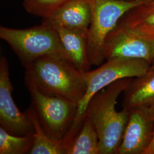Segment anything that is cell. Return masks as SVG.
Returning a JSON list of instances; mask_svg holds the SVG:
<instances>
[{"instance_id":"cell-10","label":"cell","mask_w":154,"mask_h":154,"mask_svg":"<svg viewBox=\"0 0 154 154\" xmlns=\"http://www.w3.org/2000/svg\"><path fill=\"white\" fill-rule=\"evenodd\" d=\"M46 23L58 33L66 54L72 62L82 72L90 71L91 64L88 50V32L66 28L54 23Z\"/></svg>"},{"instance_id":"cell-21","label":"cell","mask_w":154,"mask_h":154,"mask_svg":"<svg viewBox=\"0 0 154 154\" xmlns=\"http://www.w3.org/2000/svg\"><path fill=\"white\" fill-rule=\"evenodd\" d=\"M125 1H128V0H125Z\"/></svg>"},{"instance_id":"cell-7","label":"cell","mask_w":154,"mask_h":154,"mask_svg":"<svg viewBox=\"0 0 154 154\" xmlns=\"http://www.w3.org/2000/svg\"><path fill=\"white\" fill-rule=\"evenodd\" d=\"M106 61L116 58H131L154 61V36L134 31L117 24L105 41Z\"/></svg>"},{"instance_id":"cell-13","label":"cell","mask_w":154,"mask_h":154,"mask_svg":"<svg viewBox=\"0 0 154 154\" xmlns=\"http://www.w3.org/2000/svg\"><path fill=\"white\" fill-rule=\"evenodd\" d=\"M118 24L154 36V0L142 2L135 6L122 17Z\"/></svg>"},{"instance_id":"cell-11","label":"cell","mask_w":154,"mask_h":154,"mask_svg":"<svg viewBox=\"0 0 154 154\" xmlns=\"http://www.w3.org/2000/svg\"><path fill=\"white\" fill-rule=\"evenodd\" d=\"M91 20L90 0H74L52 12L43 21L54 23L66 28L88 31Z\"/></svg>"},{"instance_id":"cell-9","label":"cell","mask_w":154,"mask_h":154,"mask_svg":"<svg viewBox=\"0 0 154 154\" xmlns=\"http://www.w3.org/2000/svg\"><path fill=\"white\" fill-rule=\"evenodd\" d=\"M129 116L117 154H144L154 133V104L129 110Z\"/></svg>"},{"instance_id":"cell-6","label":"cell","mask_w":154,"mask_h":154,"mask_svg":"<svg viewBox=\"0 0 154 154\" xmlns=\"http://www.w3.org/2000/svg\"><path fill=\"white\" fill-rule=\"evenodd\" d=\"M143 1L139 0H90L91 20L88 30V55L91 65L106 61L105 41L127 11Z\"/></svg>"},{"instance_id":"cell-8","label":"cell","mask_w":154,"mask_h":154,"mask_svg":"<svg viewBox=\"0 0 154 154\" xmlns=\"http://www.w3.org/2000/svg\"><path fill=\"white\" fill-rule=\"evenodd\" d=\"M9 74L8 60L2 57L0 60V127L13 135H33L32 122L25 111L18 109L13 98V87Z\"/></svg>"},{"instance_id":"cell-2","label":"cell","mask_w":154,"mask_h":154,"mask_svg":"<svg viewBox=\"0 0 154 154\" xmlns=\"http://www.w3.org/2000/svg\"><path fill=\"white\" fill-rule=\"evenodd\" d=\"M123 78L111 83L90 100L86 116L95 127L99 138L100 154H117L126 128L130 111H117L116 105L121 93L131 82Z\"/></svg>"},{"instance_id":"cell-5","label":"cell","mask_w":154,"mask_h":154,"mask_svg":"<svg viewBox=\"0 0 154 154\" xmlns=\"http://www.w3.org/2000/svg\"><path fill=\"white\" fill-rule=\"evenodd\" d=\"M25 83L30 96L29 108L42 130L50 139L62 143L75 120L78 103L44 93L26 79Z\"/></svg>"},{"instance_id":"cell-15","label":"cell","mask_w":154,"mask_h":154,"mask_svg":"<svg viewBox=\"0 0 154 154\" xmlns=\"http://www.w3.org/2000/svg\"><path fill=\"white\" fill-rule=\"evenodd\" d=\"M25 112L32 122L34 128L33 146L29 154H66V149L62 143L55 142L46 134L33 111L29 107Z\"/></svg>"},{"instance_id":"cell-4","label":"cell","mask_w":154,"mask_h":154,"mask_svg":"<svg viewBox=\"0 0 154 154\" xmlns=\"http://www.w3.org/2000/svg\"><path fill=\"white\" fill-rule=\"evenodd\" d=\"M0 38L11 46L25 68L45 55L67 56L58 33L46 22L24 29L1 26Z\"/></svg>"},{"instance_id":"cell-17","label":"cell","mask_w":154,"mask_h":154,"mask_svg":"<svg viewBox=\"0 0 154 154\" xmlns=\"http://www.w3.org/2000/svg\"><path fill=\"white\" fill-rule=\"evenodd\" d=\"M74 0H23V4L29 13L45 18L66 3Z\"/></svg>"},{"instance_id":"cell-20","label":"cell","mask_w":154,"mask_h":154,"mask_svg":"<svg viewBox=\"0 0 154 154\" xmlns=\"http://www.w3.org/2000/svg\"><path fill=\"white\" fill-rule=\"evenodd\" d=\"M139 1H151V0H139Z\"/></svg>"},{"instance_id":"cell-14","label":"cell","mask_w":154,"mask_h":154,"mask_svg":"<svg viewBox=\"0 0 154 154\" xmlns=\"http://www.w3.org/2000/svg\"><path fill=\"white\" fill-rule=\"evenodd\" d=\"M66 154H100L99 138L88 117L66 148Z\"/></svg>"},{"instance_id":"cell-3","label":"cell","mask_w":154,"mask_h":154,"mask_svg":"<svg viewBox=\"0 0 154 154\" xmlns=\"http://www.w3.org/2000/svg\"><path fill=\"white\" fill-rule=\"evenodd\" d=\"M147 61L131 58H116L106 62L94 70L86 72L88 88L82 99L78 103L77 115L66 138L62 142L66 148L82 126L86 117V109L90 100L95 94L117 80L140 77L150 69Z\"/></svg>"},{"instance_id":"cell-18","label":"cell","mask_w":154,"mask_h":154,"mask_svg":"<svg viewBox=\"0 0 154 154\" xmlns=\"http://www.w3.org/2000/svg\"><path fill=\"white\" fill-rule=\"evenodd\" d=\"M144 154H154V133L152 142L149 146L148 149L146 151Z\"/></svg>"},{"instance_id":"cell-19","label":"cell","mask_w":154,"mask_h":154,"mask_svg":"<svg viewBox=\"0 0 154 154\" xmlns=\"http://www.w3.org/2000/svg\"><path fill=\"white\" fill-rule=\"evenodd\" d=\"M154 61L152 62V63L150 65L149 70H154Z\"/></svg>"},{"instance_id":"cell-1","label":"cell","mask_w":154,"mask_h":154,"mask_svg":"<svg viewBox=\"0 0 154 154\" xmlns=\"http://www.w3.org/2000/svg\"><path fill=\"white\" fill-rule=\"evenodd\" d=\"M25 79L44 93L78 103L88 88L86 72L66 55H45L25 68Z\"/></svg>"},{"instance_id":"cell-16","label":"cell","mask_w":154,"mask_h":154,"mask_svg":"<svg viewBox=\"0 0 154 154\" xmlns=\"http://www.w3.org/2000/svg\"><path fill=\"white\" fill-rule=\"evenodd\" d=\"M33 135L18 136L0 127V154H29L33 146Z\"/></svg>"},{"instance_id":"cell-12","label":"cell","mask_w":154,"mask_h":154,"mask_svg":"<svg viewBox=\"0 0 154 154\" xmlns=\"http://www.w3.org/2000/svg\"><path fill=\"white\" fill-rule=\"evenodd\" d=\"M123 109L129 110L154 104V69L134 78L124 91Z\"/></svg>"}]
</instances>
